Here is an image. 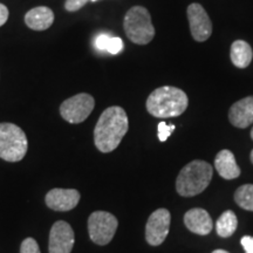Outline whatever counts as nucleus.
Returning a JSON list of instances; mask_svg holds the SVG:
<instances>
[{
    "instance_id": "nucleus-1",
    "label": "nucleus",
    "mask_w": 253,
    "mask_h": 253,
    "mask_svg": "<svg viewBox=\"0 0 253 253\" xmlns=\"http://www.w3.org/2000/svg\"><path fill=\"white\" fill-rule=\"evenodd\" d=\"M129 129L128 116L125 109L114 106L101 114L94 129V142L101 153H112L121 143Z\"/></svg>"
},
{
    "instance_id": "nucleus-2",
    "label": "nucleus",
    "mask_w": 253,
    "mask_h": 253,
    "mask_svg": "<svg viewBox=\"0 0 253 253\" xmlns=\"http://www.w3.org/2000/svg\"><path fill=\"white\" fill-rule=\"evenodd\" d=\"M188 95L179 88L163 86L155 89L147 100V110L158 119L177 118L188 108Z\"/></svg>"
},
{
    "instance_id": "nucleus-3",
    "label": "nucleus",
    "mask_w": 253,
    "mask_h": 253,
    "mask_svg": "<svg viewBox=\"0 0 253 253\" xmlns=\"http://www.w3.org/2000/svg\"><path fill=\"white\" fill-rule=\"evenodd\" d=\"M213 169L208 162L196 160L183 168L176 179V190L183 197L202 194L212 179Z\"/></svg>"
},
{
    "instance_id": "nucleus-4",
    "label": "nucleus",
    "mask_w": 253,
    "mask_h": 253,
    "mask_svg": "<svg viewBox=\"0 0 253 253\" xmlns=\"http://www.w3.org/2000/svg\"><path fill=\"white\" fill-rule=\"evenodd\" d=\"M123 27L128 39L137 45H147L155 37L150 13L143 6H134L126 12Z\"/></svg>"
},
{
    "instance_id": "nucleus-5",
    "label": "nucleus",
    "mask_w": 253,
    "mask_h": 253,
    "mask_svg": "<svg viewBox=\"0 0 253 253\" xmlns=\"http://www.w3.org/2000/svg\"><path fill=\"white\" fill-rule=\"evenodd\" d=\"M28 141L23 129L14 123H0V158L7 162H19L25 157Z\"/></svg>"
},
{
    "instance_id": "nucleus-6",
    "label": "nucleus",
    "mask_w": 253,
    "mask_h": 253,
    "mask_svg": "<svg viewBox=\"0 0 253 253\" xmlns=\"http://www.w3.org/2000/svg\"><path fill=\"white\" fill-rule=\"evenodd\" d=\"M119 221L114 214L106 211H95L88 218V233L95 244L104 246L112 242L118 230Z\"/></svg>"
},
{
    "instance_id": "nucleus-7",
    "label": "nucleus",
    "mask_w": 253,
    "mask_h": 253,
    "mask_svg": "<svg viewBox=\"0 0 253 253\" xmlns=\"http://www.w3.org/2000/svg\"><path fill=\"white\" fill-rule=\"evenodd\" d=\"M94 107V97L87 93H80L63 101L60 106V114L65 121L78 125L87 120Z\"/></svg>"
},
{
    "instance_id": "nucleus-8",
    "label": "nucleus",
    "mask_w": 253,
    "mask_h": 253,
    "mask_svg": "<svg viewBox=\"0 0 253 253\" xmlns=\"http://www.w3.org/2000/svg\"><path fill=\"white\" fill-rule=\"evenodd\" d=\"M171 214L167 209H158L150 214L145 225V239L148 244L158 246L169 235Z\"/></svg>"
},
{
    "instance_id": "nucleus-9",
    "label": "nucleus",
    "mask_w": 253,
    "mask_h": 253,
    "mask_svg": "<svg viewBox=\"0 0 253 253\" xmlns=\"http://www.w3.org/2000/svg\"><path fill=\"white\" fill-rule=\"evenodd\" d=\"M186 14L192 38L198 42L207 41L212 34V23L203 6L194 2L186 8Z\"/></svg>"
},
{
    "instance_id": "nucleus-10",
    "label": "nucleus",
    "mask_w": 253,
    "mask_h": 253,
    "mask_svg": "<svg viewBox=\"0 0 253 253\" xmlns=\"http://www.w3.org/2000/svg\"><path fill=\"white\" fill-rule=\"evenodd\" d=\"M74 243V231L67 221L59 220L53 224L49 232V253H71Z\"/></svg>"
},
{
    "instance_id": "nucleus-11",
    "label": "nucleus",
    "mask_w": 253,
    "mask_h": 253,
    "mask_svg": "<svg viewBox=\"0 0 253 253\" xmlns=\"http://www.w3.org/2000/svg\"><path fill=\"white\" fill-rule=\"evenodd\" d=\"M80 192L75 189H52L46 195L47 207L59 212L74 209L80 202Z\"/></svg>"
},
{
    "instance_id": "nucleus-12",
    "label": "nucleus",
    "mask_w": 253,
    "mask_h": 253,
    "mask_svg": "<svg viewBox=\"0 0 253 253\" xmlns=\"http://www.w3.org/2000/svg\"><path fill=\"white\" fill-rule=\"evenodd\" d=\"M229 120L232 126L245 129L253 123V96L237 101L229 110Z\"/></svg>"
},
{
    "instance_id": "nucleus-13",
    "label": "nucleus",
    "mask_w": 253,
    "mask_h": 253,
    "mask_svg": "<svg viewBox=\"0 0 253 253\" xmlns=\"http://www.w3.org/2000/svg\"><path fill=\"white\" fill-rule=\"evenodd\" d=\"M184 224L191 232L196 235H209L213 229V221L210 214L204 209H191L184 216Z\"/></svg>"
},
{
    "instance_id": "nucleus-14",
    "label": "nucleus",
    "mask_w": 253,
    "mask_h": 253,
    "mask_svg": "<svg viewBox=\"0 0 253 253\" xmlns=\"http://www.w3.org/2000/svg\"><path fill=\"white\" fill-rule=\"evenodd\" d=\"M25 23L33 31H45L54 23V13L49 7L39 6L30 9L25 15Z\"/></svg>"
},
{
    "instance_id": "nucleus-15",
    "label": "nucleus",
    "mask_w": 253,
    "mask_h": 253,
    "mask_svg": "<svg viewBox=\"0 0 253 253\" xmlns=\"http://www.w3.org/2000/svg\"><path fill=\"white\" fill-rule=\"evenodd\" d=\"M217 172L225 179H235L240 175V168L236 162L235 155L230 150H220L214 158Z\"/></svg>"
},
{
    "instance_id": "nucleus-16",
    "label": "nucleus",
    "mask_w": 253,
    "mask_h": 253,
    "mask_svg": "<svg viewBox=\"0 0 253 253\" xmlns=\"http://www.w3.org/2000/svg\"><path fill=\"white\" fill-rule=\"evenodd\" d=\"M230 58L233 65L238 68L249 67L252 61L253 52L251 46L244 40H236L231 45Z\"/></svg>"
},
{
    "instance_id": "nucleus-17",
    "label": "nucleus",
    "mask_w": 253,
    "mask_h": 253,
    "mask_svg": "<svg viewBox=\"0 0 253 253\" xmlns=\"http://www.w3.org/2000/svg\"><path fill=\"white\" fill-rule=\"evenodd\" d=\"M237 226H238V219H237L236 213L233 211L227 210L218 218L216 223L217 235L223 238H227L236 232Z\"/></svg>"
},
{
    "instance_id": "nucleus-18",
    "label": "nucleus",
    "mask_w": 253,
    "mask_h": 253,
    "mask_svg": "<svg viewBox=\"0 0 253 253\" xmlns=\"http://www.w3.org/2000/svg\"><path fill=\"white\" fill-rule=\"evenodd\" d=\"M95 47L100 50H107L110 54H119L123 49V40L119 37H110L107 34H100L95 39Z\"/></svg>"
},
{
    "instance_id": "nucleus-19",
    "label": "nucleus",
    "mask_w": 253,
    "mask_h": 253,
    "mask_svg": "<svg viewBox=\"0 0 253 253\" xmlns=\"http://www.w3.org/2000/svg\"><path fill=\"white\" fill-rule=\"evenodd\" d=\"M235 201L244 210L253 211V184H245L237 189Z\"/></svg>"
},
{
    "instance_id": "nucleus-20",
    "label": "nucleus",
    "mask_w": 253,
    "mask_h": 253,
    "mask_svg": "<svg viewBox=\"0 0 253 253\" xmlns=\"http://www.w3.org/2000/svg\"><path fill=\"white\" fill-rule=\"evenodd\" d=\"M20 253H41L39 249V244L34 238H26L21 243Z\"/></svg>"
},
{
    "instance_id": "nucleus-21",
    "label": "nucleus",
    "mask_w": 253,
    "mask_h": 253,
    "mask_svg": "<svg viewBox=\"0 0 253 253\" xmlns=\"http://www.w3.org/2000/svg\"><path fill=\"white\" fill-rule=\"evenodd\" d=\"M158 138L161 142H166L170 135L172 134V131L175 130L176 126L173 125H167L166 122H160L158 123Z\"/></svg>"
},
{
    "instance_id": "nucleus-22",
    "label": "nucleus",
    "mask_w": 253,
    "mask_h": 253,
    "mask_svg": "<svg viewBox=\"0 0 253 253\" xmlns=\"http://www.w3.org/2000/svg\"><path fill=\"white\" fill-rule=\"evenodd\" d=\"M89 0H66L65 8L68 12H77L79 9L84 7Z\"/></svg>"
},
{
    "instance_id": "nucleus-23",
    "label": "nucleus",
    "mask_w": 253,
    "mask_h": 253,
    "mask_svg": "<svg viewBox=\"0 0 253 253\" xmlns=\"http://www.w3.org/2000/svg\"><path fill=\"white\" fill-rule=\"evenodd\" d=\"M242 245L246 253H253V237L245 236L242 238Z\"/></svg>"
},
{
    "instance_id": "nucleus-24",
    "label": "nucleus",
    "mask_w": 253,
    "mask_h": 253,
    "mask_svg": "<svg viewBox=\"0 0 253 253\" xmlns=\"http://www.w3.org/2000/svg\"><path fill=\"white\" fill-rule=\"evenodd\" d=\"M8 14H9L8 8L6 7L4 4H1V2H0V27H1L2 25L7 21Z\"/></svg>"
},
{
    "instance_id": "nucleus-25",
    "label": "nucleus",
    "mask_w": 253,
    "mask_h": 253,
    "mask_svg": "<svg viewBox=\"0 0 253 253\" xmlns=\"http://www.w3.org/2000/svg\"><path fill=\"white\" fill-rule=\"evenodd\" d=\"M212 253H229L225 250H216V251H213Z\"/></svg>"
},
{
    "instance_id": "nucleus-26",
    "label": "nucleus",
    "mask_w": 253,
    "mask_h": 253,
    "mask_svg": "<svg viewBox=\"0 0 253 253\" xmlns=\"http://www.w3.org/2000/svg\"><path fill=\"white\" fill-rule=\"evenodd\" d=\"M250 157H251V162L253 163V150L251 151V156H250Z\"/></svg>"
},
{
    "instance_id": "nucleus-27",
    "label": "nucleus",
    "mask_w": 253,
    "mask_h": 253,
    "mask_svg": "<svg viewBox=\"0 0 253 253\" xmlns=\"http://www.w3.org/2000/svg\"><path fill=\"white\" fill-rule=\"evenodd\" d=\"M251 138L253 140V128H252V130H251Z\"/></svg>"
},
{
    "instance_id": "nucleus-28",
    "label": "nucleus",
    "mask_w": 253,
    "mask_h": 253,
    "mask_svg": "<svg viewBox=\"0 0 253 253\" xmlns=\"http://www.w3.org/2000/svg\"><path fill=\"white\" fill-rule=\"evenodd\" d=\"M91 1H97V0H91Z\"/></svg>"
}]
</instances>
